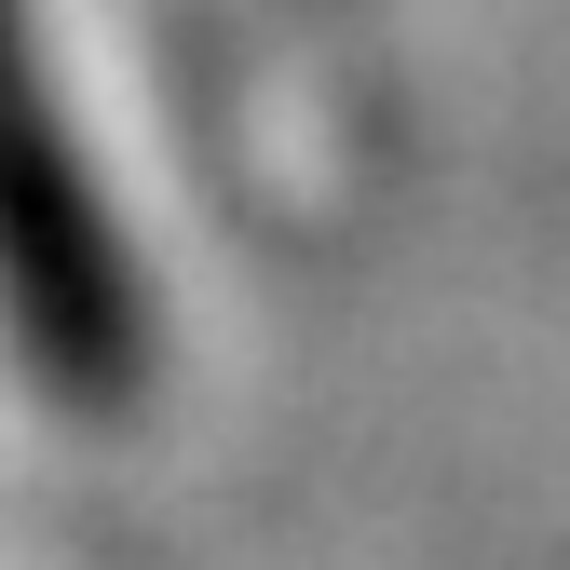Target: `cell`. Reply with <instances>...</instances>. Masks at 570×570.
<instances>
[{
	"instance_id": "cell-1",
	"label": "cell",
	"mask_w": 570,
	"mask_h": 570,
	"mask_svg": "<svg viewBox=\"0 0 570 570\" xmlns=\"http://www.w3.org/2000/svg\"><path fill=\"white\" fill-rule=\"evenodd\" d=\"M0 313H14L28 367L68 407H122L136 367H150V313L122 285V245L96 218L82 164H68V122L41 82L28 0H0Z\"/></svg>"
}]
</instances>
